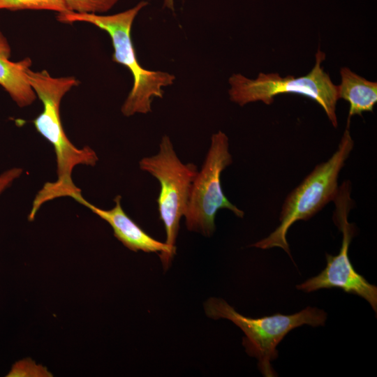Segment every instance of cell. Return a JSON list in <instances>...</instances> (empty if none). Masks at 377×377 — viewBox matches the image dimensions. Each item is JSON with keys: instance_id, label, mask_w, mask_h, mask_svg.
Returning <instances> with one entry per match:
<instances>
[{"instance_id": "cell-11", "label": "cell", "mask_w": 377, "mask_h": 377, "mask_svg": "<svg viewBox=\"0 0 377 377\" xmlns=\"http://www.w3.org/2000/svg\"><path fill=\"white\" fill-rule=\"evenodd\" d=\"M340 75L341 84L337 85L339 99H343L350 105L347 121H350L354 115L373 112L377 103V82L365 79L348 67L341 68Z\"/></svg>"}, {"instance_id": "cell-12", "label": "cell", "mask_w": 377, "mask_h": 377, "mask_svg": "<svg viewBox=\"0 0 377 377\" xmlns=\"http://www.w3.org/2000/svg\"><path fill=\"white\" fill-rule=\"evenodd\" d=\"M45 10L58 13L68 11L64 0H0V10Z\"/></svg>"}, {"instance_id": "cell-13", "label": "cell", "mask_w": 377, "mask_h": 377, "mask_svg": "<svg viewBox=\"0 0 377 377\" xmlns=\"http://www.w3.org/2000/svg\"><path fill=\"white\" fill-rule=\"evenodd\" d=\"M119 0H64L68 11L97 14L110 10Z\"/></svg>"}, {"instance_id": "cell-16", "label": "cell", "mask_w": 377, "mask_h": 377, "mask_svg": "<svg viewBox=\"0 0 377 377\" xmlns=\"http://www.w3.org/2000/svg\"><path fill=\"white\" fill-rule=\"evenodd\" d=\"M174 1V0H173Z\"/></svg>"}, {"instance_id": "cell-6", "label": "cell", "mask_w": 377, "mask_h": 377, "mask_svg": "<svg viewBox=\"0 0 377 377\" xmlns=\"http://www.w3.org/2000/svg\"><path fill=\"white\" fill-rule=\"evenodd\" d=\"M232 163L229 139L219 131L212 135L205 161L192 183L184 216L186 228L210 237L216 230L215 217L221 209H228L239 218L244 213L225 195L221 182L222 172Z\"/></svg>"}, {"instance_id": "cell-3", "label": "cell", "mask_w": 377, "mask_h": 377, "mask_svg": "<svg viewBox=\"0 0 377 377\" xmlns=\"http://www.w3.org/2000/svg\"><path fill=\"white\" fill-rule=\"evenodd\" d=\"M350 122L332 156L315 167L313 171L287 196L279 216V226L267 237L251 246L262 249L279 247L291 258L286 235L297 221H306L336 198L338 177L353 149L354 142L349 131Z\"/></svg>"}, {"instance_id": "cell-15", "label": "cell", "mask_w": 377, "mask_h": 377, "mask_svg": "<svg viewBox=\"0 0 377 377\" xmlns=\"http://www.w3.org/2000/svg\"><path fill=\"white\" fill-rule=\"evenodd\" d=\"M173 0H165L164 3L165 6L170 8H173Z\"/></svg>"}, {"instance_id": "cell-7", "label": "cell", "mask_w": 377, "mask_h": 377, "mask_svg": "<svg viewBox=\"0 0 377 377\" xmlns=\"http://www.w3.org/2000/svg\"><path fill=\"white\" fill-rule=\"evenodd\" d=\"M139 167L159 182L156 200L159 217L165 230V243L174 256L180 219L184 215L198 168L193 163L181 161L168 135L162 137L158 153L142 158Z\"/></svg>"}, {"instance_id": "cell-5", "label": "cell", "mask_w": 377, "mask_h": 377, "mask_svg": "<svg viewBox=\"0 0 377 377\" xmlns=\"http://www.w3.org/2000/svg\"><path fill=\"white\" fill-rule=\"evenodd\" d=\"M325 59V54L318 48L313 68L308 74L298 77L290 75L282 77L277 73H260L256 79H249L242 74H233L228 80L230 99L240 106L256 101L271 105L277 95H302L320 105L336 128L338 125L336 114L338 86L321 67Z\"/></svg>"}, {"instance_id": "cell-9", "label": "cell", "mask_w": 377, "mask_h": 377, "mask_svg": "<svg viewBox=\"0 0 377 377\" xmlns=\"http://www.w3.org/2000/svg\"><path fill=\"white\" fill-rule=\"evenodd\" d=\"M71 198L109 223L114 237L126 248L135 252L160 253L164 267H168L173 256L168 245L153 238L130 218L122 208L121 195L114 198V206L110 209H103L90 203L83 198L81 192Z\"/></svg>"}, {"instance_id": "cell-14", "label": "cell", "mask_w": 377, "mask_h": 377, "mask_svg": "<svg viewBox=\"0 0 377 377\" xmlns=\"http://www.w3.org/2000/svg\"><path fill=\"white\" fill-rule=\"evenodd\" d=\"M22 173V169L12 168L0 174V195L8 188L13 182L19 178Z\"/></svg>"}, {"instance_id": "cell-2", "label": "cell", "mask_w": 377, "mask_h": 377, "mask_svg": "<svg viewBox=\"0 0 377 377\" xmlns=\"http://www.w3.org/2000/svg\"><path fill=\"white\" fill-rule=\"evenodd\" d=\"M147 4L142 1L131 8L109 15L66 11L57 16L59 22H87L109 34L114 49L112 60L125 66L133 78L131 90L121 108L122 114L126 117L151 112L153 98H162L163 88L172 84L175 79V75L169 73L142 68L137 59L131 36V28L138 13Z\"/></svg>"}, {"instance_id": "cell-8", "label": "cell", "mask_w": 377, "mask_h": 377, "mask_svg": "<svg viewBox=\"0 0 377 377\" xmlns=\"http://www.w3.org/2000/svg\"><path fill=\"white\" fill-rule=\"evenodd\" d=\"M349 182H343L334 198V221L342 232V242L336 256L326 253L327 265L318 275L311 277L296 288L310 293L323 288H341L343 291L356 295L367 300L375 312L377 311V287L369 283L357 272L350 260L349 246L355 234V228L348 221L351 208Z\"/></svg>"}, {"instance_id": "cell-1", "label": "cell", "mask_w": 377, "mask_h": 377, "mask_svg": "<svg viewBox=\"0 0 377 377\" xmlns=\"http://www.w3.org/2000/svg\"><path fill=\"white\" fill-rule=\"evenodd\" d=\"M27 77L36 95L43 103V110L33 120L37 132L53 147L57 159V179L47 182L36 195L29 214L33 221L45 202L60 197H71L80 193L72 179L74 168L78 165L94 166L98 161L96 153L89 147H76L68 138L60 116V104L64 95L79 81L73 76L54 77L43 70H26Z\"/></svg>"}, {"instance_id": "cell-10", "label": "cell", "mask_w": 377, "mask_h": 377, "mask_svg": "<svg viewBox=\"0 0 377 377\" xmlns=\"http://www.w3.org/2000/svg\"><path fill=\"white\" fill-rule=\"evenodd\" d=\"M10 55L8 41L0 31V85L19 107L30 105L36 98L26 73L31 60L25 58L15 62L10 61Z\"/></svg>"}, {"instance_id": "cell-4", "label": "cell", "mask_w": 377, "mask_h": 377, "mask_svg": "<svg viewBox=\"0 0 377 377\" xmlns=\"http://www.w3.org/2000/svg\"><path fill=\"white\" fill-rule=\"evenodd\" d=\"M205 310L209 318L228 319L242 330L246 353L258 360V369L266 377L276 376L271 362L278 357L276 346L290 331L303 325H324L327 319L323 310L311 306L291 315L249 318L237 312L224 300L216 297L205 302Z\"/></svg>"}]
</instances>
